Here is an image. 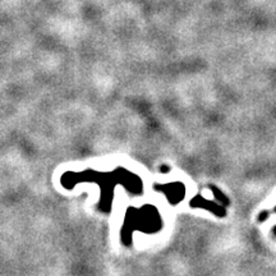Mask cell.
I'll return each mask as SVG.
<instances>
[{
  "mask_svg": "<svg viewBox=\"0 0 276 276\" xmlns=\"http://www.w3.org/2000/svg\"><path fill=\"white\" fill-rule=\"evenodd\" d=\"M191 206H193V207H202V208H207V210L212 211V212H215L216 215H219V216H224V208L220 207L219 205H216V203H212L210 202V201H206V200H202L200 196L196 197V200H193L191 202Z\"/></svg>",
  "mask_w": 276,
  "mask_h": 276,
  "instance_id": "cell-1",
  "label": "cell"
},
{
  "mask_svg": "<svg viewBox=\"0 0 276 276\" xmlns=\"http://www.w3.org/2000/svg\"><path fill=\"white\" fill-rule=\"evenodd\" d=\"M211 191L213 192V196H216V198H219V200L222 201V203H228V200H227V198H225L224 196H223V193L219 191V189L213 188V187H211Z\"/></svg>",
  "mask_w": 276,
  "mask_h": 276,
  "instance_id": "cell-2",
  "label": "cell"
}]
</instances>
